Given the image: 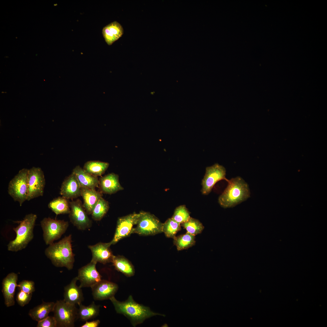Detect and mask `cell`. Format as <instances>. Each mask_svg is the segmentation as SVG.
<instances>
[{
    "label": "cell",
    "instance_id": "obj_1",
    "mask_svg": "<svg viewBox=\"0 0 327 327\" xmlns=\"http://www.w3.org/2000/svg\"><path fill=\"white\" fill-rule=\"evenodd\" d=\"M117 313L127 318L133 326L143 323L146 319L157 315L165 317L164 314L154 312L150 308L135 302L130 295L124 301L117 300L114 296L109 299Z\"/></svg>",
    "mask_w": 327,
    "mask_h": 327
},
{
    "label": "cell",
    "instance_id": "obj_2",
    "mask_svg": "<svg viewBox=\"0 0 327 327\" xmlns=\"http://www.w3.org/2000/svg\"><path fill=\"white\" fill-rule=\"evenodd\" d=\"M71 235L66 236L58 242L49 245L45 253L57 267H64L72 269L74 262V255L72 248Z\"/></svg>",
    "mask_w": 327,
    "mask_h": 327
},
{
    "label": "cell",
    "instance_id": "obj_3",
    "mask_svg": "<svg viewBox=\"0 0 327 327\" xmlns=\"http://www.w3.org/2000/svg\"><path fill=\"white\" fill-rule=\"evenodd\" d=\"M227 182L226 187L218 199L221 207L225 208L233 207L250 197L249 185L241 177L233 178Z\"/></svg>",
    "mask_w": 327,
    "mask_h": 327
},
{
    "label": "cell",
    "instance_id": "obj_4",
    "mask_svg": "<svg viewBox=\"0 0 327 327\" xmlns=\"http://www.w3.org/2000/svg\"><path fill=\"white\" fill-rule=\"evenodd\" d=\"M37 216L33 213L27 214L16 227L13 228L16 236L7 245L8 251L17 252L25 249L34 237L33 230Z\"/></svg>",
    "mask_w": 327,
    "mask_h": 327
},
{
    "label": "cell",
    "instance_id": "obj_5",
    "mask_svg": "<svg viewBox=\"0 0 327 327\" xmlns=\"http://www.w3.org/2000/svg\"><path fill=\"white\" fill-rule=\"evenodd\" d=\"M28 169L23 168L10 181L8 187V193L15 201L18 202L20 206L27 200L28 194Z\"/></svg>",
    "mask_w": 327,
    "mask_h": 327
},
{
    "label": "cell",
    "instance_id": "obj_6",
    "mask_svg": "<svg viewBox=\"0 0 327 327\" xmlns=\"http://www.w3.org/2000/svg\"><path fill=\"white\" fill-rule=\"evenodd\" d=\"M163 223L153 214L141 211L139 213L132 233L142 236L155 235L162 232Z\"/></svg>",
    "mask_w": 327,
    "mask_h": 327
},
{
    "label": "cell",
    "instance_id": "obj_7",
    "mask_svg": "<svg viewBox=\"0 0 327 327\" xmlns=\"http://www.w3.org/2000/svg\"><path fill=\"white\" fill-rule=\"evenodd\" d=\"M78 310L76 305L69 304L63 300L57 301L53 312L57 327H73L78 317Z\"/></svg>",
    "mask_w": 327,
    "mask_h": 327
},
{
    "label": "cell",
    "instance_id": "obj_8",
    "mask_svg": "<svg viewBox=\"0 0 327 327\" xmlns=\"http://www.w3.org/2000/svg\"><path fill=\"white\" fill-rule=\"evenodd\" d=\"M40 224L43 232V239L47 245L51 244L60 238L65 232L69 226L68 221L50 217L43 218Z\"/></svg>",
    "mask_w": 327,
    "mask_h": 327
},
{
    "label": "cell",
    "instance_id": "obj_9",
    "mask_svg": "<svg viewBox=\"0 0 327 327\" xmlns=\"http://www.w3.org/2000/svg\"><path fill=\"white\" fill-rule=\"evenodd\" d=\"M226 175L225 168L218 163L206 167L202 181V193L204 195L209 194L216 183L220 180H224L228 182L229 180L226 178Z\"/></svg>",
    "mask_w": 327,
    "mask_h": 327
},
{
    "label": "cell",
    "instance_id": "obj_10",
    "mask_svg": "<svg viewBox=\"0 0 327 327\" xmlns=\"http://www.w3.org/2000/svg\"><path fill=\"white\" fill-rule=\"evenodd\" d=\"M28 183L27 200L43 196L45 181L44 173L40 168L33 167L28 169Z\"/></svg>",
    "mask_w": 327,
    "mask_h": 327
},
{
    "label": "cell",
    "instance_id": "obj_11",
    "mask_svg": "<svg viewBox=\"0 0 327 327\" xmlns=\"http://www.w3.org/2000/svg\"><path fill=\"white\" fill-rule=\"evenodd\" d=\"M71 222L78 229L84 230L91 227L92 222L88 217L82 202L79 199L69 202Z\"/></svg>",
    "mask_w": 327,
    "mask_h": 327
},
{
    "label": "cell",
    "instance_id": "obj_12",
    "mask_svg": "<svg viewBox=\"0 0 327 327\" xmlns=\"http://www.w3.org/2000/svg\"><path fill=\"white\" fill-rule=\"evenodd\" d=\"M139 216V213H133L118 218L114 237L110 242L112 245L132 233Z\"/></svg>",
    "mask_w": 327,
    "mask_h": 327
},
{
    "label": "cell",
    "instance_id": "obj_13",
    "mask_svg": "<svg viewBox=\"0 0 327 327\" xmlns=\"http://www.w3.org/2000/svg\"><path fill=\"white\" fill-rule=\"evenodd\" d=\"M97 263L92 260L87 265L81 268L77 276L81 288L91 287L101 280V276L96 268Z\"/></svg>",
    "mask_w": 327,
    "mask_h": 327
},
{
    "label": "cell",
    "instance_id": "obj_14",
    "mask_svg": "<svg viewBox=\"0 0 327 327\" xmlns=\"http://www.w3.org/2000/svg\"><path fill=\"white\" fill-rule=\"evenodd\" d=\"M91 288L94 299L103 300L110 299L114 296L118 289V285L114 283L102 279Z\"/></svg>",
    "mask_w": 327,
    "mask_h": 327
},
{
    "label": "cell",
    "instance_id": "obj_15",
    "mask_svg": "<svg viewBox=\"0 0 327 327\" xmlns=\"http://www.w3.org/2000/svg\"><path fill=\"white\" fill-rule=\"evenodd\" d=\"M18 279L17 274L12 272L8 274L2 280V292L5 304L7 307L12 306L15 305L14 295L16 288L18 286Z\"/></svg>",
    "mask_w": 327,
    "mask_h": 327
},
{
    "label": "cell",
    "instance_id": "obj_16",
    "mask_svg": "<svg viewBox=\"0 0 327 327\" xmlns=\"http://www.w3.org/2000/svg\"><path fill=\"white\" fill-rule=\"evenodd\" d=\"M110 242L108 243H99L88 246L92 254L91 260L105 264L112 262L114 255L110 248L111 245Z\"/></svg>",
    "mask_w": 327,
    "mask_h": 327
},
{
    "label": "cell",
    "instance_id": "obj_17",
    "mask_svg": "<svg viewBox=\"0 0 327 327\" xmlns=\"http://www.w3.org/2000/svg\"><path fill=\"white\" fill-rule=\"evenodd\" d=\"M60 194L68 200L81 196V187L75 175L72 172L62 182Z\"/></svg>",
    "mask_w": 327,
    "mask_h": 327
},
{
    "label": "cell",
    "instance_id": "obj_18",
    "mask_svg": "<svg viewBox=\"0 0 327 327\" xmlns=\"http://www.w3.org/2000/svg\"><path fill=\"white\" fill-rule=\"evenodd\" d=\"M77 276L74 278L70 283L64 287L63 300L69 304L79 305L84 298L81 288L76 285Z\"/></svg>",
    "mask_w": 327,
    "mask_h": 327
},
{
    "label": "cell",
    "instance_id": "obj_19",
    "mask_svg": "<svg viewBox=\"0 0 327 327\" xmlns=\"http://www.w3.org/2000/svg\"><path fill=\"white\" fill-rule=\"evenodd\" d=\"M99 180V187L102 193L111 194L124 189L120 183L118 175L114 173L101 177Z\"/></svg>",
    "mask_w": 327,
    "mask_h": 327
},
{
    "label": "cell",
    "instance_id": "obj_20",
    "mask_svg": "<svg viewBox=\"0 0 327 327\" xmlns=\"http://www.w3.org/2000/svg\"><path fill=\"white\" fill-rule=\"evenodd\" d=\"M101 192L95 189L81 187V196L83 200V207L88 214H91L92 210L102 194Z\"/></svg>",
    "mask_w": 327,
    "mask_h": 327
},
{
    "label": "cell",
    "instance_id": "obj_21",
    "mask_svg": "<svg viewBox=\"0 0 327 327\" xmlns=\"http://www.w3.org/2000/svg\"><path fill=\"white\" fill-rule=\"evenodd\" d=\"M72 172L75 175L81 187L95 189L99 187L97 177L87 173L79 166H76Z\"/></svg>",
    "mask_w": 327,
    "mask_h": 327
},
{
    "label": "cell",
    "instance_id": "obj_22",
    "mask_svg": "<svg viewBox=\"0 0 327 327\" xmlns=\"http://www.w3.org/2000/svg\"><path fill=\"white\" fill-rule=\"evenodd\" d=\"M102 33L106 42L108 45H111L121 37L124 30L119 23L114 21L104 27Z\"/></svg>",
    "mask_w": 327,
    "mask_h": 327
},
{
    "label": "cell",
    "instance_id": "obj_23",
    "mask_svg": "<svg viewBox=\"0 0 327 327\" xmlns=\"http://www.w3.org/2000/svg\"><path fill=\"white\" fill-rule=\"evenodd\" d=\"M55 302H45L42 303L30 309L28 315L33 320L39 322L48 316L49 313L53 312Z\"/></svg>",
    "mask_w": 327,
    "mask_h": 327
},
{
    "label": "cell",
    "instance_id": "obj_24",
    "mask_svg": "<svg viewBox=\"0 0 327 327\" xmlns=\"http://www.w3.org/2000/svg\"><path fill=\"white\" fill-rule=\"evenodd\" d=\"M115 269L127 277L133 276L135 269L133 265L122 256H114L112 262Z\"/></svg>",
    "mask_w": 327,
    "mask_h": 327
},
{
    "label": "cell",
    "instance_id": "obj_25",
    "mask_svg": "<svg viewBox=\"0 0 327 327\" xmlns=\"http://www.w3.org/2000/svg\"><path fill=\"white\" fill-rule=\"evenodd\" d=\"M108 163L99 161H89L84 164L83 169L87 173L97 177L103 174L109 166Z\"/></svg>",
    "mask_w": 327,
    "mask_h": 327
},
{
    "label": "cell",
    "instance_id": "obj_26",
    "mask_svg": "<svg viewBox=\"0 0 327 327\" xmlns=\"http://www.w3.org/2000/svg\"><path fill=\"white\" fill-rule=\"evenodd\" d=\"M78 306V317L83 321H86L94 318L99 315L100 306L93 302L88 306L83 305L82 303Z\"/></svg>",
    "mask_w": 327,
    "mask_h": 327
},
{
    "label": "cell",
    "instance_id": "obj_27",
    "mask_svg": "<svg viewBox=\"0 0 327 327\" xmlns=\"http://www.w3.org/2000/svg\"><path fill=\"white\" fill-rule=\"evenodd\" d=\"M48 206L57 216L69 214L70 211L69 202L62 197L54 199L49 203Z\"/></svg>",
    "mask_w": 327,
    "mask_h": 327
},
{
    "label": "cell",
    "instance_id": "obj_28",
    "mask_svg": "<svg viewBox=\"0 0 327 327\" xmlns=\"http://www.w3.org/2000/svg\"><path fill=\"white\" fill-rule=\"evenodd\" d=\"M195 236L187 232L185 234L176 236L173 243L178 251L187 249L194 246L196 243Z\"/></svg>",
    "mask_w": 327,
    "mask_h": 327
},
{
    "label": "cell",
    "instance_id": "obj_29",
    "mask_svg": "<svg viewBox=\"0 0 327 327\" xmlns=\"http://www.w3.org/2000/svg\"><path fill=\"white\" fill-rule=\"evenodd\" d=\"M109 207L108 202L102 197L101 198L92 210V219L97 221L101 220L108 211Z\"/></svg>",
    "mask_w": 327,
    "mask_h": 327
},
{
    "label": "cell",
    "instance_id": "obj_30",
    "mask_svg": "<svg viewBox=\"0 0 327 327\" xmlns=\"http://www.w3.org/2000/svg\"><path fill=\"white\" fill-rule=\"evenodd\" d=\"M181 230V225L171 218L163 223L162 232L167 238L173 239L177 233Z\"/></svg>",
    "mask_w": 327,
    "mask_h": 327
},
{
    "label": "cell",
    "instance_id": "obj_31",
    "mask_svg": "<svg viewBox=\"0 0 327 327\" xmlns=\"http://www.w3.org/2000/svg\"><path fill=\"white\" fill-rule=\"evenodd\" d=\"M180 225L186 229L187 232L194 236L201 233L204 229V226L199 220L191 217Z\"/></svg>",
    "mask_w": 327,
    "mask_h": 327
},
{
    "label": "cell",
    "instance_id": "obj_32",
    "mask_svg": "<svg viewBox=\"0 0 327 327\" xmlns=\"http://www.w3.org/2000/svg\"><path fill=\"white\" fill-rule=\"evenodd\" d=\"M190 214L185 205H181L175 208L171 218L181 224L189 220Z\"/></svg>",
    "mask_w": 327,
    "mask_h": 327
},
{
    "label": "cell",
    "instance_id": "obj_33",
    "mask_svg": "<svg viewBox=\"0 0 327 327\" xmlns=\"http://www.w3.org/2000/svg\"><path fill=\"white\" fill-rule=\"evenodd\" d=\"M17 287L19 290L28 293H32L35 290V283L31 280L22 281L18 284Z\"/></svg>",
    "mask_w": 327,
    "mask_h": 327
},
{
    "label": "cell",
    "instance_id": "obj_34",
    "mask_svg": "<svg viewBox=\"0 0 327 327\" xmlns=\"http://www.w3.org/2000/svg\"><path fill=\"white\" fill-rule=\"evenodd\" d=\"M32 293H28L21 290L18 293L16 300L18 304L21 307H24L29 303L31 300Z\"/></svg>",
    "mask_w": 327,
    "mask_h": 327
},
{
    "label": "cell",
    "instance_id": "obj_35",
    "mask_svg": "<svg viewBox=\"0 0 327 327\" xmlns=\"http://www.w3.org/2000/svg\"><path fill=\"white\" fill-rule=\"evenodd\" d=\"M37 327H56V320L54 316H48L44 319L38 322Z\"/></svg>",
    "mask_w": 327,
    "mask_h": 327
},
{
    "label": "cell",
    "instance_id": "obj_36",
    "mask_svg": "<svg viewBox=\"0 0 327 327\" xmlns=\"http://www.w3.org/2000/svg\"><path fill=\"white\" fill-rule=\"evenodd\" d=\"M100 321L99 320H93L90 322L86 321L85 323L81 326V327H97L99 326Z\"/></svg>",
    "mask_w": 327,
    "mask_h": 327
}]
</instances>
